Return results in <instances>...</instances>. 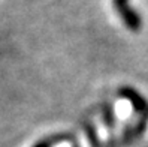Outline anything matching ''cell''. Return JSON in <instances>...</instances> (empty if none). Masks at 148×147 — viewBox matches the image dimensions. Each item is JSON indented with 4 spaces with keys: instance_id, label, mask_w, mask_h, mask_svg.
<instances>
[{
    "instance_id": "obj_1",
    "label": "cell",
    "mask_w": 148,
    "mask_h": 147,
    "mask_svg": "<svg viewBox=\"0 0 148 147\" xmlns=\"http://www.w3.org/2000/svg\"><path fill=\"white\" fill-rule=\"evenodd\" d=\"M118 96L121 99L127 101L132 105L135 113L141 114L145 119L148 117V102L138 90H135L133 87H129V86H123V87L118 89Z\"/></svg>"
},
{
    "instance_id": "obj_2",
    "label": "cell",
    "mask_w": 148,
    "mask_h": 147,
    "mask_svg": "<svg viewBox=\"0 0 148 147\" xmlns=\"http://www.w3.org/2000/svg\"><path fill=\"white\" fill-rule=\"evenodd\" d=\"M117 12L121 17V20H123L124 26H126L129 30H132V32H139V30H141L142 20H141L139 14L133 9V8L126 6V8H123V9L117 11Z\"/></svg>"
},
{
    "instance_id": "obj_3",
    "label": "cell",
    "mask_w": 148,
    "mask_h": 147,
    "mask_svg": "<svg viewBox=\"0 0 148 147\" xmlns=\"http://www.w3.org/2000/svg\"><path fill=\"white\" fill-rule=\"evenodd\" d=\"M67 140H72V135H67V134H57V135L43 138V140L38 141L36 144H34V147H54L56 144L62 143V141H67Z\"/></svg>"
},
{
    "instance_id": "obj_4",
    "label": "cell",
    "mask_w": 148,
    "mask_h": 147,
    "mask_svg": "<svg viewBox=\"0 0 148 147\" xmlns=\"http://www.w3.org/2000/svg\"><path fill=\"white\" fill-rule=\"evenodd\" d=\"M102 119H103V123H105L109 129H112L115 126V113L112 107L109 104H105L103 105V110H102Z\"/></svg>"
},
{
    "instance_id": "obj_5",
    "label": "cell",
    "mask_w": 148,
    "mask_h": 147,
    "mask_svg": "<svg viewBox=\"0 0 148 147\" xmlns=\"http://www.w3.org/2000/svg\"><path fill=\"white\" fill-rule=\"evenodd\" d=\"M85 131H87V135H88V138L91 140L93 146L97 147V146H99V140H97V135H96V131H94L93 125H85Z\"/></svg>"
},
{
    "instance_id": "obj_6",
    "label": "cell",
    "mask_w": 148,
    "mask_h": 147,
    "mask_svg": "<svg viewBox=\"0 0 148 147\" xmlns=\"http://www.w3.org/2000/svg\"><path fill=\"white\" fill-rule=\"evenodd\" d=\"M129 0H112V5H114V8L117 11H120V9H123V8H126V6H129Z\"/></svg>"
}]
</instances>
